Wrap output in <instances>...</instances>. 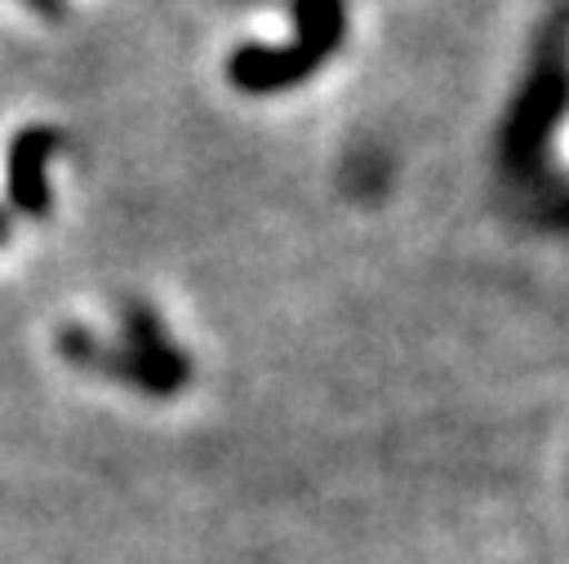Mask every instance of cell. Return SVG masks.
Here are the masks:
<instances>
[{"label": "cell", "mask_w": 569, "mask_h": 564, "mask_svg": "<svg viewBox=\"0 0 569 564\" xmlns=\"http://www.w3.org/2000/svg\"><path fill=\"white\" fill-rule=\"evenodd\" d=\"M13 191H18V200L27 204V209H36L40 200H44V191H40V147H31V142H22L18 151H13Z\"/></svg>", "instance_id": "cell-1"}]
</instances>
